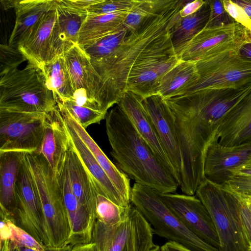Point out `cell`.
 <instances>
[{"mask_svg": "<svg viewBox=\"0 0 251 251\" xmlns=\"http://www.w3.org/2000/svg\"><path fill=\"white\" fill-rule=\"evenodd\" d=\"M56 8L49 62L77 44L80 28L88 15L87 11L69 8L59 0H56Z\"/></svg>", "mask_w": 251, "mask_h": 251, "instance_id": "obj_20", "label": "cell"}, {"mask_svg": "<svg viewBox=\"0 0 251 251\" xmlns=\"http://www.w3.org/2000/svg\"><path fill=\"white\" fill-rule=\"evenodd\" d=\"M127 33V30L122 26L111 33L82 48L91 60H100L114 53L121 45Z\"/></svg>", "mask_w": 251, "mask_h": 251, "instance_id": "obj_32", "label": "cell"}, {"mask_svg": "<svg viewBox=\"0 0 251 251\" xmlns=\"http://www.w3.org/2000/svg\"><path fill=\"white\" fill-rule=\"evenodd\" d=\"M57 106L41 69L28 62L0 77V109L28 113L48 112Z\"/></svg>", "mask_w": 251, "mask_h": 251, "instance_id": "obj_4", "label": "cell"}, {"mask_svg": "<svg viewBox=\"0 0 251 251\" xmlns=\"http://www.w3.org/2000/svg\"><path fill=\"white\" fill-rule=\"evenodd\" d=\"M17 0H1L0 2L5 10L14 8Z\"/></svg>", "mask_w": 251, "mask_h": 251, "instance_id": "obj_51", "label": "cell"}, {"mask_svg": "<svg viewBox=\"0 0 251 251\" xmlns=\"http://www.w3.org/2000/svg\"><path fill=\"white\" fill-rule=\"evenodd\" d=\"M55 6L31 28L18 46L28 62L42 69L49 61L51 41L56 18Z\"/></svg>", "mask_w": 251, "mask_h": 251, "instance_id": "obj_22", "label": "cell"}, {"mask_svg": "<svg viewBox=\"0 0 251 251\" xmlns=\"http://www.w3.org/2000/svg\"><path fill=\"white\" fill-rule=\"evenodd\" d=\"M202 0H190L179 11L181 18L185 17L196 12L205 3Z\"/></svg>", "mask_w": 251, "mask_h": 251, "instance_id": "obj_44", "label": "cell"}, {"mask_svg": "<svg viewBox=\"0 0 251 251\" xmlns=\"http://www.w3.org/2000/svg\"><path fill=\"white\" fill-rule=\"evenodd\" d=\"M239 199L240 200V220L249 251H251V201Z\"/></svg>", "mask_w": 251, "mask_h": 251, "instance_id": "obj_42", "label": "cell"}, {"mask_svg": "<svg viewBox=\"0 0 251 251\" xmlns=\"http://www.w3.org/2000/svg\"><path fill=\"white\" fill-rule=\"evenodd\" d=\"M210 14L205 28H216L226 26L235 21L224 7L222 0H208Z\"/></svg>", "mask_w": 251, "mask_h": 251, "instance_id": "obj_40", "label": "cell"}, {"mask_svg": "<svg viewBox=\"0 0 251 251\" xmlns=\"http://www.w3.org/2000/svg\"><path fill=\"white\" fill-rule=\"evenodd\" d=\"M64 122L69 133L70 144L89 175L97 193L105 196L118 205L128 206L129 205L125 202L83 141L74 129L65 120Z\"/></svg>", "mask_w": 251, "mask_h": 251, "instance_id": "obj_23", "label": "cell"}, {"mask_svg": "<svg viewBox=\"0 0 251 251\" xmlns=\"http://www.w3.org/2000/svg\"><path fill=\"white\" fill-rule=\"evenodd\" d=\"M142 102L180 185L181 159L172 113L159 94L143 99Z\"/></svg>", "mask_w": 251, "mask_h": 251, "instance_id": "obj_14", "label": "cell"}, {"mask_svg": "<svg viewBox=\"0 0 251 251\" xmlns=\"http://www.w3.org/2000/svg\"><path fill=\"white\" fill-rule=\"evenodd\" d=\"M233 1L242 7L251 18V0H235Z\"/></svg>", "mask_w": 251, "mask_h": 251, "instance_id": "obj_50", "label": "cell"}, {"mask_svg": "<svg viewBox=\"0 0 251 251\" xmlns=\"http://www.w3.org/2000/svg\"><path fill=\"white\" fill-rule=\"evenodd\" d=\"M224 8L235 22L251 32V18L243 8L231 0H223Z\"/></svg>", "mask_w": 251, "mask_h": 251, "instance_id": "obj_41", "label": "cell"}, {"mask_svg": "<svg viewBox=\"0 0 251 251\" xmlns=\"http://www.w3.org/2000/svg\"><path fill=\"white\" fill-rule=\"evenodd\" d=\"M220 184L224 189L240 198L251 196V176L231 174Z\"/></svg>", "mask_w": 251, "mask_h": 251, "instance_id": "obj_39", "label": "cell"}, {"mask_svg": "<svg viewBox=\"0 0 251 251\" xmlns=\"http://www.w3.org/2000/svg\"><path fill=\"white\" fill-rule=\"evenodd\" d=\"M56 0H17L16 20L8 45L18 47L31 28L55 5Z\"/></svg>", "mask_w": 251, "mask_h": 251, "instance_id": "obj_26", "label": "cell"}, {"mask_svg": "<svg viewBox=\"0 0 251 251\" xmlns=\"http://www.w3.org/2000/svg\"><path fill=\"white\" fill-rule=\"evenodd\" d=\"M165 0H139L138 3L127 15L122 26L128 32L135 30L141 23L154 13Z\"/></svg>", "mask_w": 251, "mask_h": 251, "instance_id": "obj_35", "label": "cell"}, {"mask_svg": "<svg viewBox=\"0 0 251 251\" xmlns=\"http://www.w3.org/2000/svg\"><path fill=\"white\" fill-rule=\"evenodd\" d=\"M239 49L196 61L198 77L181 95L205 89L238 88L251 82V60L240 56Z\"/></svg>", "mask_w": 251, "mask_h": 251, "instance_id": "obj_8", "label": "cell"}, {"mask_svg": "<svg viewBox=\"0 0 251 251\" xmlns=\"http://www.w3.org/2000/svg\"><path fill=\"white\" fill-rule=\"evenodd\" d=\"M248 35L250 41L251 42V32L248 30Z\"/></svg>", "mask_w": 251, "mask_h": 251, "instance_id": "obj_53", "label": "cell"}, {"mask_svg": "<svg viewBox=\"0 0 251 251\" xmlns=\"http://www.w3.org/2000/svg\"><path fill=\"white\" fill-rule=\"evenodd\" d=\"M149 251H162L161 249V247L158 245H156V247L150 250Z\"/></svg>", "mask_w": 251, "mask_h": 251, "instance_id": "obj_52", "label": "cell"}, {"mask_svg": "<svg viewBox=\"0 0 251 251\" xmlns=\"http://www.w3.org/2000/svg\"><path fill=\"white\" fill-rule=\"evenodd\" d=\"M63 118L75 131L109 177L127 205L130 202L131 188L128 176L116 167L79 123L63 107L57 105Z\"/></svg>", "mask_w": 251, "mask_h": 251, "instance_id": "obj_24", "label": "cell"}, {"mask_svg": "<svg viewBox=\"0 0 251 251\" xmlns=\"http://www.w3.org/2000/svg\"><path fill=\"white\" fill-rule=\"evenodd\" d=\"M213 142L226 147L251 142V91L226 115Z\"/></svg>", "mask_w": 251, "mask_h": 251, "instance_id": "obj_21", "label": "cell"}, {"mask_svg": "<svg viewBox=\"0 0 251 251\" xmlns=\"http://www.w3.org/2000/svg\"><path fill=\"white\" fill-rule=\"evenodd\" d=\"M128 13H115L98 15H88L79 33L77 44L90 45L122 26Z\"/></svg>", "mask_w": 251, "mask_h": 251, "instance_id": "obj_30", "label": "cell"}, {"mask_svg": "<svg viewBox=\"0 0 251 251\" xmlns=\"http://www.w3.org/2000/svg\"><path fill=\"white\" fill-rule=\"evenodd\" d=\"M139 0H100L87 9L88 15H98L115 13H128Z\"/></svg>", "mask_w": 251, "mask_h": 251, "instance_id": "obj_37", "label": "cell"}, {"mask_svg": "<svg viewBox=\"0 0 251 251\" xmlns=\"http://www.w3.org/2000/svg\"><path fill=\"white\" fill-rule=\"evenodd\" d=\"M159 195L190 230L205 243L219 249V240L210 215L196 196L176 193Z\"/></svg>", "mask_w": 251, "mask_h": 251, "instance_id": "obj_12", "label": "cell"}, {"mask_svg": "<svg viewBox=\"0 0 251 251\" xmlns=\"http://www.w3.org/2000/svg\"><path fill=\"white\" fill-rule=\"evenodd\" d=\"M22 160V153H0V212L15 222L17 201L16 186Z\"/></svg>", "mask_w": 251, "mask_h": 251, "instance_id": "obj_25", "label": "cell"}, {"mask_svg": "<svg viewBox=\"0 0 251 251\" xmlns=\"http://www.w3.org/2000/svg\"><path fill=\"white\" fill-rule=\"evenodd\" d=\"M130 202L150 224L153 234L180 244L192 251H219L190 230L156 190L135 183L131 188Z\"/></svg>", "mask_w": 251, "mask_h": 251, "instance_id": "obj_6", "label": "cell"}, {"mask_svg": "<svg viewBox=\"0 0 251 251\" xmlns=\"http://www.w3.org/2000/svg\"><path fill=\"white\" fill-rule=\"evenodd\" d=\"M96 204V220L108 225L116 224L124 219L130 205L127 207L118 205L99 194H97Z\"/></svg>", "mask_w": 251, "mask_h": 251, "instance_id": "obj_34", "label": "cell"}, {"mask_svg": "<svg viewBox=\"0 0 251 251\" xmlns=\"http://www.w3.org/2000/svg\"><path fill=\"white\" fill-rule=\"evenodd\" d=\"M153 234L150 224L130 203L126 217L116 224L96 220L91 242L97 251H149L156 246Z\"/></svg>", "mask_w": 251, "mask_h": 251, "instance_id": "obj_7", "label": "cell"}, {"mask_svg": "<svg viewBox=\"0 0 251 251\" xmlns=\"http://www.w3.org/2000/svg\"><path fill=\"white\" fill-rule=\"evenodd\" d=\"M110 154L119 169L135 183L159 193H174L179 184L116 104L105 118Z\"/></svg>", "mask_w": 251, "mask_h": 251, "instance_id": "obj_2", "label": "cell"}, {"mask_svg": "<svg viewBox=\"0 0 251 251\" xmlns=\"http://www.w3.org/2000/svg\"><path fill=\"white\" fill-rule=\"evenodd\" d=\"M230 174L251 176V156L244 163L232 170Z\"/></svg>", "mask_w": 251, "mask_h": 251, "instance_id": "obj_45", "label": "cell"}, {"mask_svg": "<svg viewBox=\"0 0 251 251\" xmlns=\"http://www.w3.org/2000/svg\"><path fill=\"white\" fill-rule=\"evenodd\" d=\"M239 54L243 58L251 60V42L245 44L240 48Z\"/></svg>", "mask_w": 251, "mask_h": 251, "instance_id": "obj_49", "label": "cell"}, {"mask_svg": "<svg viewBox=\"0 0 251 251\" xmlns=\"http://www.w3.org/2000/svg\"><path fill=\"white\" fill-rule=\"evenodd\" d=\"M198 77L196 62L180 60L161 78L157 93L164 99L181 95Z\"/></svg>", "mask_w": 251, "mask_h": 251, "instance_id": "obj_29", "label": "cell"}, {"mask_svg": "<svg viewBox=\"0 0 251 251\" xmlns=\"http://www.w3.org/2000/svg\"><path fill=\"white\" fill-rule=\"evenodd\" d=\"M250 42L248 30L236 22L222 27L204 28L188 43L179 59L196 62L223 51L239 49Z\"/></svg>", "mask_w": 251, "mask_h": 251, "instance_id": "obj_11", "label": "cell"}, {"mask_svg": "<svg viewBox=\"0 0 251 251\" xmlns=\"http://www.w3.org/2000/svg\"><path fill=\"white\" fill-rule=\"evenodd\" d=\"M179 12L169 30L172 46L178 58L188 43L205 28L210 14L208 0H205L196 12L189 16L181 18Z\"/></svg>", "mask_w": 251, "mask_h": 251, "instance_id": "obj_28", "label": "cell"}, {"mask_svg": "<svg viewBox=\"0 0 251 251\" xmlns=\"http://www.w3.org/2000/svg\"><path fill=\"white\" fill-rule=\"evenodd\" d=\"M69 148V133L57 105L45 113L43 138L36 152L44 156L57 175L66 161Z\"/></svg>", "mask_w": 251, "mask_h": 251, "instance_id": "obj_16", "label": "cell"}, {"mask_svg": "<svg viewBox=\"0 0 251 251\" xmlns=\"http://www.w3.org/2000/svg\"><path fill=\"white\" fill-rule=\"evenodd\" d=\"M251 156V142L232 147L213 142L209 146L204 163V177L222 183L231 175L230 171Z\"/></svg>", "mask_w": 251, "mask_h": 251, "instance_id": "obj_17", "label": "cell"}, {"mask_svg": "<svg viewBox=\"0 0 251 251\" xmlns=\"http://www.w3.org/2000/svg\"><path fill=\"white\" fill-rule=\"evenodd\" d=\"M244 199H245V200H248V201H251V196H250V197H248L245 198H244Z\"/></svg>", "mask_w": 251, "mask_h": 251, "instance_id": "obj_54", "label": "cell"}, {"mask_svg": "<svg viewBox=\"0 0 251 251\" xmlns=\"http://www.w3.org/2000/svg\"><path fill=\"white\" fill-rule=\"evenodd\" d=\"M64 5L74 9L87 11L92 5L98 2L100 0H59Z\"/></svg>", "mask_w": 251, "mask_h": 251, "instance_id": "obj_43", "label": "cell"}, {"mask_svg": "<svg viewBox=\"0 0 251 251\" xmlns=\"http://www.w3.org/2000/svg\"><path fill=\"white\" fill-rule=\"evenodd\" d=\"M66 162L72 191L79 203L96 219L97 192L77 153L70 144Z\"/></svg>", "mask_w": 251, "mask_h": 251, "instance_id": "obj_27", "label": "cell"}, {"mask_svg": "<svg viewBox=\"0 0 251 251\" xmlns=\"http://www.w3.org/2000/svg\"><path fill=\"white\" fill-rule=\"evenodd\" d=\"M71 251H97V249L95 244L91 242L75 245L71 248Z\"/></svg>", "mask_w": 251, "mask_h": 251, "instance_id": "obj_47", "label": "cell"}, {"mask_svg": "<svg viewBox=\"0 0 251 251\" xmlns=\"http://www.w3.org/2000/svg\"><path fill=\"white\" fill-rule=\"evenodd\" d=\"M27 60L26 57L19 49L8 44L0 45V76L18 69L23 62Z\"/></svg>", "mask_w": 251, "mask_h": 251, "instance_id": "obj_38", "label": "cell"}, {"mask_svg": "<svg viewBox=\"0 0 251 251\" xmlns=\"http://www.w3.org/2000/svg\"><path fill=\"white\" fill-rule=\"evenodd\" d=\"M45 113L0 109V153L37 151L42 144Z\"/></svg>", "mask_w": 251, "mask_h": 251, "instance_id": "obj_9", "label": "cell"}, {"mask_svg": "<svg viewBox=\"0 0 251 251\" xmlns=\"http://www.w3.org/2000/svg\"><path fill=\"white\" fill-rule=\"evenodd\" d=\"M5 217L11 232L10 243L14 246L32 250L34 251H45L46 247L41 244L30 234L15 224V221L0 212Z\"/></svg>", "mask_w": 251, "mask_h": 251, "instance_id": "obj_36", "label": "cell"}, {"mask_svg": "<svg viewBox=\"0 0 251 251\" xmlns=\"http://www.w3.org/2000/svg\"><path fill=\"white\" fill-rule=\"evenodd\" d=\"M142 100L140 97L126 91L117 105L127 116L136 131L149 145L158 159L174 176L171 163L160 144Z\"/></svg>", "mask_w": 251, "mask_h": 251, "instance_id": "obj_18", "label": "cell"}, {"mask_svg": "<svg viewBox=\"0 0 251 251\" xmlns=\"http://www.w3.org/2000/svg\"><path fill=\"white\" fill-rule=\"evenodd\" d=\"M162 251H192L182 245L173 241H168L161 247Z\"/></svg>", "mask_w": 251, "mask_h": 251, "instance_id": "obj_46", "label": "cell"}, {"mask_svg": "<svg viewBox=\"0 0 251 251\" xmlns=\"http://www.w3.org/2000/svg\"><path fill=\"white\" fill-rule=\"evenodd\" d=\"M16 219L24 229L41 244L47 246L39 196L28 169L23 159L19 169L16 186Z\"/></svg>", "mask_w": 251, "mask_h": 251, "instance_id": "obj_13", "label": "cell"}, {"mask_svg": "<svg viewBox=\"0 0 251 251\" xmlns=\"http://www.w3.org/2000/svg\"><path fill=\"white\" fill-rule=\"evenodd\" d=\"M11 245L12 246H13L16 249L17 251H34L32 250L25 248L14 246L12 245L11 244ZM71 248L72 247L69 245L62 248H55L50 246H46L45 251H71Z\"/></svg>", "mask_w": 251, "mask_h": 251, "instance_id": "obj_48", "label": "cell"}, {"mask_svg": "<svg viewBox=\"0 0 251 251\" xmlns=\"http://www.w3.org/2000/svg\"><path fill=\"white\" fill-rule=\"evenodd\" d=\"M63 55L74 92H86L89 98L100 108V79L92 65L90 58L78 44L74 45Z\"/></svg>", "mask_w": 251, "mask_h": 251, "instance_id": "obj_19", "label": "cell"}, {"mask_svg": "<svg viewBox=\"0 0 251 251\" xmlns=\"http://www.w3.org/2000/svg\"><path fill=\"white\" fill-rule=\"evenodd\" d=\"M48 88L57 100L72 99L74 91L63 54L47 63L41 69Z\"/></svg>", "mask_w": 251, "mask_h": 251, "instance_id": "obj_31", "label": "cell"}, {"mask_svg": "<svg viewBox=\"0 0 251 251\" xmlns=\"http://www.w3.org/2000/svg\"><path fill=\"white\" fill-rule=\"evenodd\" d=\"M188 0H165L134 31L128 32L118 49L108 57L91 60L100 76L101 107L106 112L116 105L125 92L131 70L142 57L169 34L178 12Z\"/></svg>", "mask_w": 251, "mask_h": 251, "instance_id": "obj_1", "label": "cell"}, {"mask_svg": "<svg viewBox=\"0 0 251 251\" xmlns=\"http://www.w3.org/2000/svg\"><path fill=\"white\" fill-rule=\"evenodd\" d=\"M196 194L210 215L219 240V251H250L240 220V199L205 177Z\"/></svg>", "mask_w": 251, "mask_h": 251, "instance_id": "obj_5", "label": "cell"}, {"mask_svg": "<svg viewBox=\"0 0 251 251\" xmlns=\"http://www.w3.org/2000/svg\"><path fill=\"white\" fill-rule=\"evenodd\" d=\"M70 228L68 245L89 243L96 219L78 201L70 184L66 159L57 175Z\"/></svg>", "mask_w": 251, "mask_h": 251, "instance_id": "obj_15", "label": "cell"}, {"mask_svg": "<svg viewBox=\"0 0 251 251\" xmlns=\"http://www.w3.org/2000/svg\"><path fill=\"white\" fill-rule=\"evenodd\" d=\"M23 157L40 199L47 246H68L70 228L57 175L38 152L23 153Z\"/></svg>", "mask_w": 251, "mask_h": 251, "instance_id": "obj_3", "label": "cell"}, {"mask_svg": "<svg viewBox=\"0 0 251 251\" xmlns=\"http://www.w3.org/2000/svg\"><path fill=\"white\" fill-rule=\"evenodd\" d=\"M57 105L66 109L84 129L105 119L107 112L100 109L75 104L69 100H56Z\"/></svg>", "mask_w": 251, "mask_h": 251, "instance_id": "obj_33", "label": "cell"}, {"mask_svg": "<svg viewBox=\"0 0 251 251\" xmlns=\"http://www.w3.org/2000/svg\"><path fill=\"white\" fill-rule=\"evenodd\" d=\"M179 60L171 39L159 43L132 68L127 79L125 92H131L142 99L158 94L160 79Z\"/></svg>", "mask_w": 251, "mask_h": 251, "instance_id": "obj_10", "label": "cell"}]
</instances>
